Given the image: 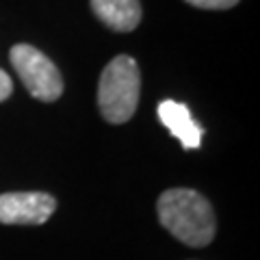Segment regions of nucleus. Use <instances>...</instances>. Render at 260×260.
<instances>
[{
  "mask_svg": "<svg viewBox=\"0 0 260 260\" xmlns=\"http://www.w3.org/2000/svg\"><path fill=\"white\" fill-rule=\"evenodd\" d=\"M141 74L133 56H115L100 76L98 107L102 117L111 124H124L135 115L139 104Z\"/></svg>",
  "mask_w": 260,
  "mask_h": 260,
  "instance_id": "f03ea898",
  "label": "nucleus"
},
{
  "mask_svg": "<svg viewBox=\"0 0 260 260\" xmlns=\"http://www.w3.org/2000/svg\"><path fill=\"white\" fill-rule=\"evenodd\" d=\"M56 200L50 193L20 191L0 195V223L7 225H42L52 217Z\"/></svg>",
  "mask_w": 260,
  "mask_h": 260,
  "instance_id": "20e7f679",
  "label": "nucleus"
},
{
  "mask_svg": "<svg viewBox=\"0 0 260 260\" xmlns=\"http://www.w3.org/2000/svg\"><path fill=\"white\" fill-rule=\"evenodd\" d=\"M15 74L26 91L42 102H54L63 93V78L56 65L44 52L28 44H15L9 52Z\"/></svg>",
  "mask_w": 260,
  "mask_h": 260,
  "instance_id": "7ed1b4c3",
  "label": "nucleus"
},
{
  "mask_svg": "<svg viewBox=\"0 0 260 260\" xmlns=\"http://www.w3.org/2000/svg\"><path fill=\"white\" fill-rule=\"evenodd\" d=\"M189 5L193 7H200V9H230V7H234L239 3V0H186Z\"/></svg>",
  "mask_w": 260,
  "mask_h": 260,
  "instance_id": "0eeeda50",
  "label": "nucleus"
},
{
  "mask_svg": "<svg viewBox=\"0 0 260 260\" xmlns=\"http://www.w3.org/2000/svg\"><path fill=\"white\" fill-rule=\"evenodd\" d=\"M158 119L186 150H198L202 145L204 130L198 126L191 117V111L186 104L176 100H162L158 104Z\"/></svg>",
  "mask_w": 260,
  "mask_h": 260,
  "instance_id": "39448f33",
  "label": "nucleus"
},
{
  "mask_svg": "<svg viewBox=\"0 0 260 260\" xmlns=\"http://www.w3.org/2000/svg\"><path fill=\"white\" fill-rule=\"evenodd\" d=\"M95 18L117 32H130L141 22L139 0H91Z\"/></svg>",
  "mask_w": 260,
  "mask_h": 260,
  "instance_id": "423d86ee",
  "label": "nucleus"
},
{
  "mask_svg": "<svg viewBox=\"0 0 260 260\" xmlns=\"http://www.w3.org/2000/svg\"><path fill=\"white\" fill-rule=\"evenodd\" d=\"M165 230L189 247H206L215 239L217 221L210 202L193 189H167L156 202Z\"/></svg>",
  "mask_w": 260,
  "mask_h": 260,
  "instance_id": "f257e3e1",
  "label": "nucleus"
},
{
  "mask_svg": "<svg viewBox=\"0 0 260 260\" xmlns=\"http://www.w3.org/2000/svg\"><path fill=\"white\" fill-rule=\"evenodd\" d=\"M11 93H13V83H11V78H9V74H7L5 70H0V102H5Z\"/></svg>",
  "mask_w": 260,
  "mask_h": 260,
  "instance_id": "6e6552de",
  "label": "nucleus"
}]
</instances>
